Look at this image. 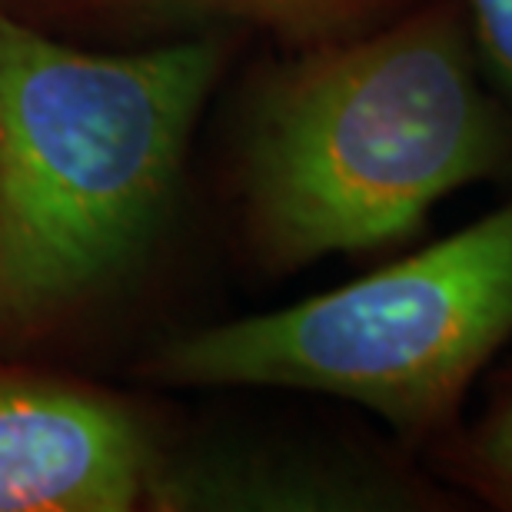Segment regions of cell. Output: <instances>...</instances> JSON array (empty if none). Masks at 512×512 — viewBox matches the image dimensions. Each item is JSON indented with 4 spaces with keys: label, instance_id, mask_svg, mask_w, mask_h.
<instances>
[{
    "label": "cell",
    "instance_id": "1",
    "mask_svg": "<svg viewBox=\"0 0 512 512\" xmlns=\"http://www.w3.org/2000/svg\"><path fill=\"white\" fill-rule=\"evenodd\" d=\"M463 0H416L360 34L283 50L253 80L233 187L263 273L406 243L446 197L512 177V104Z\"/></svg>",
    "mask_w": 512,
    "mask_h": 512
},
{
    "label": "cell",
    "instance_id": "2",
    "mask_svg": "<svg viewBox=\"0 0 512 512\" xmlns=\"http://www.w3.org/2000/svg\"><path fill=\"white\" fill-rule=\"evenodd\" d=\"M227 47L100 54L0 4V336L54 330L147 253Z\"/></svg>",
    "mask_w": 512,
    "mask_h": 512
},
{
    "label": "cell",
    "instance_id": "3",
    "mask_svg": "<svg viewBox=\"0 0 512 512\" xmlns=\"http://www.w3.org/2000/svg\"><path fill=\"white\" fill-rule=\"evenodd\" d=\"M512 346V197L330 293L200 326L147 373L190 389H300L370 409L423 459Z\"/></svg>",
    "mask_w": 512,
    "mask_h": 512
},
{
    "label": "cell",
    "instance_id": "4",
    "mask_svg": "<svg viewBox=\"0 0 512 512\" xmlns=\"http://www.w3.org/2000/svg\"><path fill=\"white\" fill-rule=\"evenodd\" d=\"M160 453L130 403L0 363V512H130Z\"/></svg>",
    "mask_w": 512,
    "mask_h": 512
},
{
    "label": "cell",
    "instance_id": "5",
    "mask_svg": "<svg viewBox=\"0 0 512 512\" xmlns=\"http://www.w3.org/2000/svg\"><path fill=\"white\" fill-rule=\"evenodd\" d=\"M27 20L120 37H190L253 30L280 50L316 47L376 27L416 0H0Z\"/></svg>",
    "mask_w": 512,
    "mask_h": 512
},
{
    "label": "cell",
    "instance_id": "6",
    "mask_svg": "<svg viewBox=\"0 0 512 512\" xmlns=\"http://www.w3.org/2000/svg\"><path fill=\"white\" fill-rule=\"evenodd\" d=\"M426 469L466 506L512 512V360L483 380V399L423 453Z\"/></svg>",
    "mask_w": 512,
    "mask_h": 512
},
{
    "label": "cell",
    "instance_id": "7",
    "mask_svg": "<svg viewBox=\"0 0 512 512\" xmlns=\"http://www.w3.org/2000/svg\"><path fill=\"white\" fill-rule=\"evenodd\" d=\"M489 74L512 94V0H463Z\"/></svg>",
    "mask_w": 512,
    "mask_h": 512
}]
</instances>
